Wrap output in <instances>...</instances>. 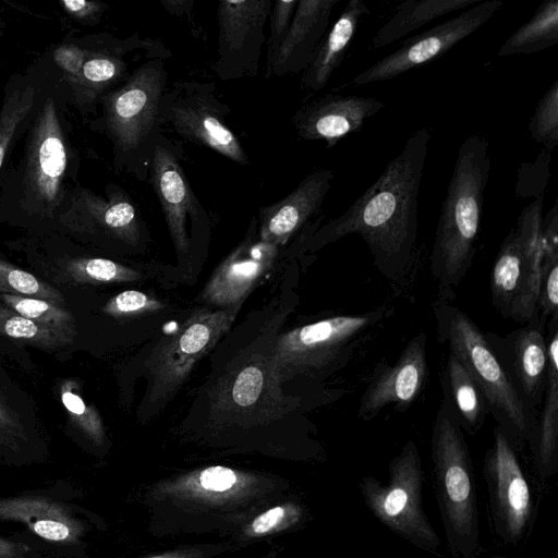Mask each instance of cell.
Wrapping results in <instances>:
<instances>
[{"instance_id":"bcb514c9","label":"cell","mask_w":558,"mask_h":558,"mask_svg":"<svg viewBox=\"0 0 558 558\" xmlns=\"http://www.w3.org/2000/svg\"><path fill=\"white\" fill-rule=\"evenodd\" d=\"M286 514L287 509L283 506H278L265 511L253 521L252 532L257 535L270 532L282 522Z\"/></svg>"},{"instance_id":"8d00e7d4","label":"cell","mask_w":558,"mask_h":558,"mask_svg":"<svg viewBox=\"0 0 558 558\" xmlns=\"http://www.w3.org/2000/svg\"><path fill=\"white\" fill-rule=\"evenodd\" d=\"M75 390V383L65 380L61 385V401L75 425L95 444L100 445L105 438L101 418L96 409L86 404Z\"/></svg>"},{"instance_id":"484cf974","label":"cell","mask_w":558,"mask_h":558,"mask_svg":"<svg viewBox=\"0 0 558 558\" xmlns=\"http://www.w3.org/2000/svg\"><path fill=\"white\" fill-rule=\"evenodd\" d=\"M44 85L45 75L37 72L15 74L5 84L0 108V181L19 140L29 125Z\"/></svg>"},{"instance_id":"52a82bcc","label":"cell","mask_w":558,"mask_h":558,"mask_svg":"<svg viewBox=\"0 0 558 558\" xmlns=\"http://www.w3.org/2000/svg\"><path fill=\"white\" fill-rule=\"evenodd\" d=\"M434 489L452 558H478L483 547L476 485L463 430L440 403L432 428Z\"/></svg>"},{"instance_id":"f546056e","label":"cell","mask_w":558,"mask_h":558,"mask_svg":"<svg viewBox=\"0 0 558 558\" xmlns=\"http://www.w3.org/2000/svg\"><path fill=\"white\" fill-rule=\"evenodd\" d=\"M481 0H408L398 4L395 13L372 39L374 48L388 46L429 22L453 11L468 9Z\"/></svg>"},{"instance_id":"d4e9b609","label":"cell","mask_w":558,"mask_h":558,"mask_svg":"<svg viewBox=\"0 0 558 558\" xmlns=\"http://www.w3.org/2000/svg\"><path fill=\"white\" fill-rule=\"evenodd\" d=\"M369 13L363 0H350L326 32L307 68L302 72V88L315 93L323 89L342 63L362 19Z\"/></svg>"},{"instance_id":"4fadbf2b","label":"cell","mask_w":558,"mask_h":558,"mask_svg":"<svg viewBox=\"0 0 558 558\" xmlns=\"http://www.w3.org/2000/svg\"><path fill=\"white\" fill-rule=\"evenodd\" d=\"M236 308H209L192 312L178 330L153 352L148 369L153 379L151 397L174 393L195 364L225 333L238 314Z\"/></svg>"},{"instance_id":"9c48e42d","label":"cell","mask_w":558,"mask_h":558,"mask_svg":"<svg viewBox=\"0 0 558 558\" xmlns=\"http://www.w3.org/2000/svg\"><path fill=\"white\" fill-rule=\"evenodd\" d=\"M389 310L379 306L364 313L333 315L289 330L275 344L278 375L315 376L341 367L360 339L385 318Z\"/></svg>"},{"instance_id":"d6a6232c","label":"cell","mask_w":558,"mask_h":558,"mask_svg":"<svg viewBox=\"0 0 558 558\" xmlns=\"http://www.w3.org/2000/svg\"><path fill=\"white\" fill-rule=\"evenodd\" d=\"M0 301L26 318L49 326L71 338L74 337L73 315L50 301L8 293H0Z\"/></svg>"},{"instance_id":"7402d4cb","label":"cell","mask_w":558,"mask_h":558,"mask_svg":"<svg viewBox=\"0 0 558 558\" xmlns=\"http://www.w3.org/2000/svg\"><path fill=\"white\" fill-rule=\"evenodd\" d=\"M0 520L24 524L38 537L54 544H77L84 526L70 506L46 496L0 497Z\"/></svg>"},{"instance_id":"7a4b0ae2","label":"cell","mask_w":558,"mask_h":558,"mask_svg":"<svg viewBox=\"0 0 558 558\" xmlns=\"http://www.w3.org/2000/svg\"><path fill=\"white\" fill-rule=\"evenodd\" d=\"M66 98L56 81L45 85L34 116L22 135L16 165L0 181V209L40 221H56L78 184L80 158L68 136Z\"/></svg>"},{"instance_id":"ac0fdd59","label":"cell","mask_w":558,"mask_h":558,"mask_svg":"<svg viewBox=\"0 0 558 558\" xmlns=\"http://www.w3.org/2000/svg\"><path fill=\"white\" fill-rule=\"evenodd\" d=\"M538 316L507 335L485 338L525 408L536 416L546 384L548 353Z\"/></svg>"},{"instance_id":"7dc6e473","label":"cell","mask_w":558,"mask_h":558,"mask_svg":"<svg viewBox=\"0 0 558 558\" xmlns=\"http://www.w3.org/2000/svg\"><path fill=\"white\" fill-rule=\"evenodd\" d=\"M29 553L26 544L0 537V558H26Z\"/></svg>"},{"instance_id":"44dd1931","label":"cell","mask_w":558,"mask_h":558,"mask_svg":"<svg viewBox=\"0 0 558 558\" xmlns=\"http://www.w3.org/2000/svg\"><path fill=\"white\" fill-rule=\"evenodd\" d=\"M333 178L330 169L312 171L283 198L259 207L258 238L266 243L284 246L320 211Z\"/></svg>"},{"instance_id":"f35d334b","label":"cell","mask_w":558,"mask_h":558,"mask_svg":"<svg viewBox=\"0 0 558 558\" xmlns=\"http://www.w3.org/2000/svg\"><path fill=\"white\" fill-rule=\"evenodd\" d=\"M298 0L272 1L269 14V33L266 38L265 78L271 77V69L280 45L288 33Z\"/></svg>"},{"instance_id":"30bf717a","label":"cell","mask_w":558,"mask_h":558,"mask_svg":"<svg viewBox=\"0 0 558 558\" xmlns=\"http://www.w3.org/2000/svg\"><path fill=\"white\" fill-rule=\"evenodd\" d=\"M231 110L211 82L175 81L165 90L160 105L162 129L204 146L241 166L250 158L226 118Z\"/></svg>"},{"instance_id":"74e56055","label":"cell","mask_w":558,"mask_h":558,"mask_svg":"<svg viewBox=\"0 0 558 558\" xmlns=\"http://www.w3.org/2000/svg\"><path fill=\"white\" fill-rule=\"evenodd\" d=\"M551 153L543 149L530 162L520 165L517 177L515 194L522 198L544 197V191L550 177Z\"/></svg>"},{"instance_id":"681fc988","label":"cell","mask_w":558,"mask_h":558,"mask_svg":"<svg viewBox=\"0 0 558 558\" xmlns=\"http://www.w3.org/2000/svg\"><path fill=\"white\" fill-rule=\"evenodd\" d=\"M2 28H3V23H2L1 17H0V36L2 35Z\"/></svg>"},{"instance_id":"4316f807","label":"cell","mask_w":558,"mask_h":558,"mask_svg":"<svg viewBox=\"0 0 558 558\" xmlns=\"http://www.w3.org/2000/svg\"><path fill=\"white\" fill-rule=\"evenodd\" d=\"M544 197L525 206L517 222L525 260V280L512 307L510 319L527 324L537 316V299L543 274L542 211Z\"/></svg>"},{"instance_id":"603a6c76","label":"cell","mask_w":558,"mask_h":558,"mask_svg":"<svg viewBox=\"0 0 558 558\" xmlns=\"http://www.w3.org/2000/svg\"><path fill=\"white\" fill-rule=\"evenodd\" d=\"M339 0H298V4L280 48L271 77L302 73L328 31L333 7Z\"/></svg>"},{"instance_id":"c3c4849f","label":"cell","mask_w":558,"mask_h":558,"mask_svg":"<svg viewBox=\"0 0 558 558\" xmlns=\"http://www.w3.org/2000/svg\"><path fill=\"white\" fill-rule=\"evenodd\" d=\"M0 445L7 446V447H11V448L15 447V445L13 442H11L7 437H4L1 434H0Z\"/></svg>"},{"instance_id":"ba28073f","label":"cell","mask_w":558,"mask_h":558,"mask_svg":"<svg viewBox=\"0 0 558 558\" xmlns=\"http://www.w3.org/2000/svg\"><path fill=\"white\" fill-rule=\"evenodd\" d=\"M360 488L367 509L381 524L415 547L440 555V538L423 510V468L414 440L408 439L390 460L387 483L367 475Z\"/></svg>"},{"instance_id":"ee69618b","label":"cell","mask_w":558,"mask_h":558,"mask_svg":"<svg viewBox=\"0 0 558 558\" xmlns=\"http://www.w3.org/2000/svg\"><path fill=\"white\" fill-rule=\"evenodd\" d=\"M197 481L205 490L221 493L230 489L238 482V476L229 468L210 466L198 474Z\"/></svg>"},{"instance_id":"7c38bea8","label":"cell","mask_w":558,"mask_h":558,"mask_svg":"<svg viewBox=\"0 0 558 558\" xmlns=\"http://www.w3.org/2000/svg\"><path fill=\"white\" fill-rule=\"evenodd\" d=\"M483 474L493 530L504 543L517 545L532 527L535 504L517 449L498 425L485 453Z\"/></svg>"},{"instance_id":"e575fe53","label":"cell","mask_w":558,"mask_h":558,"mask_svg":"<svg viewBox=\"0 0 558 558\" xmlns=\"http://www.w3.org/2000/svg\"><path fill=\"white\" fill-rule=\"evenodd\" d=\"M532 140L553 151L558 145V78L538 99L529 123Z\"/></svg>"},{"instance_id":"4dcf8cb0","label":"cell","mask_w":558,"mask_h":558,"mask_svg":"<svg viewBox=\"0 0 558 558\" xmlns=\"http://www.w3.org/2000/svg\"><path fill=\"white\" fill-rule=\"evenodd\" d=\"M558 44V0H545L500 46L497 56L527 54Z\"/></svg>"},{"instance_id":"6da1fadb","label":"cell","mask_w":558,"mask_h":558,"mask_svg":"<svg viewBox=\"0 0 558 558\" xmlns=\"http://www.w3.org/2000/svg\"><path fill=\"white\" fill-rule=\"evenodd\" d=\"M430 131L416 130L378 179L339 217L315 225L304 239L311 252L359 234L375 267L390 281L407 274L417 238V206Z\"/></svg>"},{"instance_id":"d6986e66","label":"cell","mask_w":558,"mask_h":558,"mask_svg":"<svg viewBox=\"0 0 558 558\" xmlns=\"http://www.w3.org/2000/svg\"><path fill=\"white\" fill-rule=\"evenodd\" d=\"M281 247L258 238L253 217L242 242L221 262L202 291L205 303L217 308L241 306L260 278L272 267Z\"/></svg>"},{"instance_id":"9a60e30c","label":"cell","mask_w":558,"mask_h":558,"mask_svg":"<svg viewBox=\"0 0 558 558\" xmlns=\"http://www.w3.org/2000/svg\"><path fill=\"white\" fill-rule=\"evenodd\" d=\"M272 0L218 2L217 56L211 69L220 80L233 81L257 75Z\"/></svg>"},{"instance_id":"d590c367","label":"cell","mask_w":558,"mask_h":558,"mask_svg":"<svg viewBox=\"0 0 558 558\" xmlns=\"http://www.w3.org/2000/svg\"><path fill=\"white\" fill-rule=\"evenodd\" d=\"M0 293L16 294L50 301L61 305L63 295L34 275L0 259Z\"/></svg>"},{"instance_id":"5bb4252c","label":"cell","mask_w":558,"mask_h":558,"mask_svg":"<svg viewBox=\"0 0 558 558\" xmlns=\"http://www.w3.org/2000/svg\"><path fill=\"white\" fill-rule=\"evenodd\" d=\"M501 0H485L401 44V46L363 70L353 80L355 86L392 80L416 66L445 54L483 26L502 7Z\"/></svg>"},{"instance_id":"7bdbcfd3","label":"cell","mask_w":558,"mask_h":558,"mask_svg":"<svg viewBox=\"0 0 558 558\" xmlns=\"http://www.w3.org/2000/svg\"><path fill=\"white\" fill-rule=\"evenodd\" d=\"M159 3L169 14L185 22L195 38L202 40L207 39L203 26L197 22L194 15V0H159Z\"/></svg>"},{"instance_id":"83f0119b","label":"cell","mask_w":558,"mask_h":558,"mask_svg":"<svg viewBox=\"0 0 558 558\" xmlns=\"http://www.w3.org/2000/svg\"><path fill=\"white\" fill-rule=\"evenodd\" d=\"M441 403L463 432L477 434L488 412L486 399L466 367L451 352L441 378Z\"/></svg>"},{"instance_id":"1f68e13d","label":"cell","mask_w":558,"mask_h":558,"mask_svg":"<svg viewBox=\"0 0 558 558\" xmlns=\"http://www.w3.org/2000/svg\"><path fill=\"white\" fill-rule=\"evenodd\" d=\"M0 333L44 349H54L73 338L26 318L5 305H0Z\"/></svg>"},{"instance_id":"2e32d148","label":"cell","mask_w":558,"mask_h":558,"mask_svg":"<svg viewBox=\"0 0 558 558\" xmlns=\"http://www.w3.org/2000/svg\"><path fill=\"white\" fill-rule=\"evenodd\" d=\"M58 223L81 234L104 235L132 250L144 247L147 241L138 207L114 183L106 186L105 195L77 184Z\"/></svg>"},{"instance_id":"f6af8a7d","label":"cell","mask_w":558,"mask_h":558,"mask_svg":"<svg viewBox=\"0 0 558 558\" xmlns=\"http://www.w3.org/2000/svg\"><path fill=\"white\" fill-rule=\"evenodd\" d=\"M0 434L16 445L17 439H24L25 434L17 415L0 401Z\"/></svg>"},{"instance_id":"e0dca14e","label":"cell","mask_w":558,"mask_h":558,"mask_svg":"<svg viewBox=\"0 0 558 558\" xmlns=\"http://www.w3.org/2000/svg\"><path fill=\"white\" fill-rule=\"evenodd\" d=\"M427 373V336L420 331L392 365L380 362L374 368L361 396L357 416L369 421L387 407L405 412L420 397Z\"/></svg>"},{"instance_id":"cb8c5ba5","label":"cell","mask_w":558,"mask_h":558,"mask_svg":"<svg viewBox=\"0 0 558 558\" xmlns=\"http://www.w3.org/2000/svg\"><path fill=\"white\" fill-rule=\"evenodd\" d=\"M546 327L547 377L542 408L529 441L535 471L543 481L558 471V316L550 318Z\"/></svg>"},{"instance_id":"5b68a950","label":"cell","mask_w":558,"mask_h":558,"mask_svg":"<svg viewBox=\"0 0 558 558\" xmlns=\"http://www.w3.org/2000/svg\"><path fill=\"white\" fill-rule=\"evenodd\" d=\"M171 57L159 39L137 33L123 38L101 33L60 44L51 52L54 80L69 105L83 116L96 114L99 99L123 83L143 62Z\"/></svg>"},{"instance_id":"8fae6325","label":"cell","mask_w":558,"mask_h":558,"mask_svg":"<svg viewBox=\"0 0 558 558\" xmlns=\"http://www.w3.org/2000/svg\"><path fill=\"white\" fill-rule=\"evenodd\" d=\"M183 143L162 133L155 146L148 180L161 207L180 259L191 256L209 233V217L182 167Z\"/></svg>"},{"instance_id":"ffe728a7","label":"cell","mask_w":558,"mask_h":558,"mask_svg":"<svg viewBox=\"0 0 558 558\" xmlns=\"http://www.w3.org/2000/svg\"><path fill=\"white\" fill-rule=\"evenodd\" d=\"M385 107L373 97L326 94L300 107L291 119L298 136L305 141H324L328 148L351 133Z\"/></svg>"},{"instance_id":"b9f144b4","label":"cell","mask_w":558,"mask_h":558,"mask_svg":"<svg viewBox=\"0 0 558 558\" xmlns=\"http://www.w3.org/2000/svg\"><path fill=\"white\" fill-rule=\"evenodd\" d=\"M60 4L71 17L87 25L97 24L108 8L105 3L86 0H63Z\"/></svg>"},{"instance_id":"277c9868","label":"cell","mask_w":558,"mask_h":558,"mask_svg":"<svg viewBox=\"0 0 558 558\" xmlns=\"http://www.w3.org/2000/svg\"><path fill=\"white\" fill-rule=\"evenodd\" d=\"M167 81L166 60L150 59L99 99L100 113L92 129L111 142L117 173L148 180L155 146L163 133L160 105Z\"/></svg>"},{"instance_id":"60d3db41","label":"cell","mask_w":558,"mask_h":558,"mask_svg":"<svg viewBox=\"0 0 558 558\" xmlns=\"http://www.w3.org/2000/svg\"><path fill=\"white\" fill-rule=\"evenodd\" d=\"M163 307L162 302L145 292L126 290L111 298L104 305L102 312L114 318H134Z\"/></svg>"},{"instance_id":"3957f363","label":"cell","mask_w":558,"mask_h":558,"mask_svg":"<svg viewBox=\"0 0 558 558\" xmlns=\"http://www.w3.org/2000/svg\"><path fill=\"white\" fill-rule=\"evenodd\" d=\"M489 171L488 140L466 136L458 150L430 253V271L441 300L453 299L472 266Z\"/></svg>"},{"instance_id":"836d02e7","label":"cell","mask_w":558,"mask_h":558,"mask_svg":"<svg viewBox=\"0 0 558 558\" xmlns=\"http://www.w3.org/2000/svg\"><path fill=\"white\" fill-rule=\"evenodd\" d=\"M64 270L78 283H121L136 281L143 276L137 270L101 257H76L68 260Z\"/></svg>"},{"instance_id":"f1b7e54d","label":"cell","mask_w":558,"mask_h":558,"mask_svg":"<svg viewBox=\"0 0 558 558\" xmlns=\"http://www.w3.org/2000/svg\"><path fill=\"white\" fill-rule=\"evenodd\" d=\"M525 280V260L517 228H511L495 257L490 274V295L496 311L505 318L512 307Z\"/></svg>"},{"instance_id":"ab89813d","label":"cell","mask_w":558,"mask_h":558,"mask_svg":"<svg viewBox=\"0 0 558 558\" xmlns=\"http://www.w3.org/2000/svg\"><path fill=\"white\" fill-rule=\"evenodd\" d=\"M538 320L546 328L558 316V253H543V274L536 304Z\"/></svg>"},{"instance_id":"8992f818","label":"cell","mask_w":558,"mask_h":558,"mask_svg":"<svg viewBox=\"0 0 558 558\" xmlns=\"http://www.w3.org/2000/svg\"><path fill=\"white\" fill-rule=\"evenodd\" d=\"M435 330L440 343L466 367L481 388L488 412L515 449L529 445L535 415L530 412L490 349L485 332L461 308L438 299L433 304Z\"/></svg>"}]
</instances>
